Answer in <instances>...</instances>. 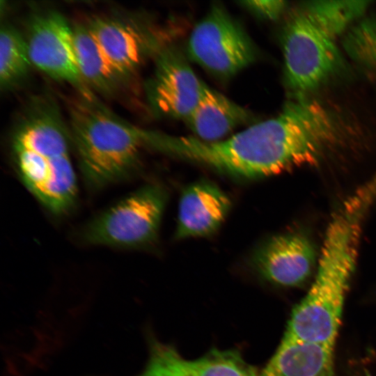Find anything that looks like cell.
Segmentation results:
<instances>
[{
  "mask_svg": "<svg viewBox=\"0 0 376 376\" xmlns=\"http://www.w3.org/2000/svg\"><path fill=\"white\" fill-rule=\"evenodd\" d=\"M25 40L33 65L53 78L72 84L81 95L93 96L79 69L72 28L60 13L47 10L34 14Z\"/></svg>",
  "mask_w": 376,
  "mask_h": 376,
  "instance_id": "obj_8",
  "label": "cell"
},
{
  "mask_svg": "<svg viewBox=\"0 0 376 376\" xmlns=\"http://www.w3.org/2000/svg\"><path fill=\"white\" fill-rule=\"evenodd\" d=\"M31 62L25 38L11 24H2L0 36V84L9 89L29 72Z\"/></svg>",
  "mask_w": 376,
  "mask_h": 376,
  "instance_id": "obj_17",
  "label": "cell"
},
{
  "mask_svg": "<svg viewBox=\"0 0 376 376\" xmlns=\"http://www.w3.org/2000/svg\"><path fill=\"white\" fill-rule=\"evenodd\" d=\"M187 52L190 59L221 79L233 77L256 58L249 35L219 3L212 5L194 26Z\"/></svg>",
  "mask_w": 376,
  "mask_h": 376,
  "instance_id": "obj_7",
  "label": "cell"
},
{
  "mask_svg": "<svg viewBox=\"0 0 376 376\" xmlns=\"http://www.w3.org/2000/svg\"><path fill=\"white\" fill-rule=\"evenodd\" d=\"M230 207L229 198L216 185L207 180L190 185L181 194L175 237L180 240L213 233Z\"/></svg>",
  "mask_w": 376,
  "mask_h": 376,
  "instance_id": "obj_13",
  "label": "cell"
},
{
  "mask_svg": "<svg viewBox=\"0 0 376 376\" xmlns=\"http://www.w3.org/2000/svg\"><path fill=\"white\" fill-rule=\"evenodd\" d=\"M166 197L159 185L143 186L93 219L84 229L82 240L90 245L125 249L152 244L158 235Z\"/></svg>",
  "mask_w": 376,
  "mask_h": 376,
  "instance_id": "obj_6",
  "label": "cell"
},
{
  "mask_svg": "<svg viewBox=\"0 0 376 376\" xmlns=\"http://www.w3.org/2000/svg\"><path fill=\"white\" fill-rule=\"evenodd\" d=\"M207 86L194 73L183 54L170 45L162 47L157 55L148 96L157 113L185 120Z\"/></svg>",
  "mask_w": 376,
  "mask_h": 376,
  "instance_id": "obj_9",
  "label": "cell"
},
{
  "mask_svg": "<svg viewBox=\"0 0 376 376\" xmlns=\"http://www.w3.org/2000/svg\"><path fill=\"white\" fill-rule=\"evenodd\" d=\"M242 6L261 18L276 20L281 17L288 9V2L281 0L244 1Z\"/></svg>",
  "mask_w": 376,
  "mask_h": 376,
  "instance_id": "obj_20",
  "label": "cell"
},
{
  "mask_svg": "<svg viewBox=\"0 0 376 376\" xmlns=\"http://www.w3.org/2000/svg\"><path fill=\"white\" fill-rule=\"evenodd\" d=\"M339 134L334 114L318 101L304 97L290 98L277 116L226 139L210 142L156 132L152 144L154 150L229 175L256 178L317 163Z\"/></svg>",
  "mask_w": 376,
  "mask_h": 376,
  "instance_id": "obj_1",
  "label": "cell"
},
{
  "mask_svg": "<svg viewBox=\"0 0 376 376\" xmlns=\"http://www.w3.org/2000/svg\"><path fill=\"white\" fill-rule=\"evenodd\" d=\"M72 30L78 66L86 86L104 93L116 90L124 77L109 62L87 24H77Z\"/></svg>",
  "mask_w": 376,
  "mask_h": 376,
  "instance_id": "obj_16",
  "label": "cell"
},
{
  "mask_svg": "<svg viewBox=\"0 0 376 376\" xmlns=\"http://www.w3.org/2000/svg\"><path fill=\"white\" fill-rule=\"evenodd\" d=\"M376 200V176L348 197L326 230L315 277L293 309L284 336L335 345L354 270L363 221Z\"/></svg>",
  "mask_w": 376,
  "mask_h": 376,
  "instance_id": "obj_2",
  "label": "cell"
},
{
  "mask_svg": "<svg viewBox=\"0 0 376 376\" xmlns=\"http://www.w3.org/2000/svg\"><path fill=\"white\" fill-rule=\"evenodd\" d=\"M342 45L354 63L376 71V17L364 18L352 25L345 34Z\"/></svg>",
  "mask_w": 376,
  "mask_h": 376,
  "instance_id": "obj_19",
  "label": "cell"
},
{
  "mask_svg": "<svg viewBox=\"0 0 376 376\" xmlns=\"http://www.w3.org/2000/svg\"><path fill=\"white\" fill-rule=\"evenodd\" d=\"M87 26L109 62L123 77L139 67L152 44L146 31L130 20L95 17Z\"/></svg>",
  "mask_w": 376,
  "mask_h": 376,
  "instance_id": "obj_12",
  "label": "cell"
},
{
  "mask_svg": "<svg viewBox=\"0 0 376 376\" xmlns=\"http://www.w3.org/2000/svg\"><path fill=\"white\" fill-rule=\"evenodd\" d=\"M315 263V251L311 241L297 232L272 237L252 257L253 267L263 279L286 287L304 283Z\"/></svg>",
  "mask_w": 376,
  "mask_h": 376,
  "instance_id": "obj_10",
  "label": "cell"
},
{
  "mask_svg": "<svg viewBox=\"0 0 376 376\" xmlns=\"http://www.w3.org/2000/svg\"><path fill=\"white\" fill-rule=\"evenodd\" d=\"M250 111L209 86L185 120L195 137L205 141L222 140L235 128L250 123Z\"/></svg>",
  "mask_w": 376,
  "mask_h": 376,
  "instance_id": "obj_15",
  "label": "cell"
},
{
  "mask_svg": "<svg viewBox=\"0 0 376 376\" xmlns=\"http://www.w3.org/2000/svg\"><path fill=\"white\" fill-rule=\"evenodd\" d=\"M334 349L283 336L260 376H335Z\"/></svg>",
  "mask_w": 376,
  "mask_h": 376,
  "instance_id": "obj_14",
  "label": "cell"
},
{
  "mask_svg": "<svg viewBox=\"0 0 376 376\" xmlns=\"http://www.w3.org/2000/svg\"><path fill=\"white\" fill-rule=\"evenodd\" d=\"M70 139L56 111L48 108L33 111L12 138L13 160L22 182L54 214L68 212L77 197Z\"/></svg>",
  "mask_w": 376,
  "mask_h": 376,
  "instance_id": "obj_3",
  "label": "cell"
},
{
  "mask_svg": "<svg viewBox=\"0 0 376 376\" xmlns=\"http://www.w3.org/2000/svg\"><path fill=\"white\" fill-rule=\"evenodd\" d=\"M368 1H312L301 6L329 35L336 39L361 17Z\"/></svg>",
  "mask_w": 376,
  "mask_h": 376,
  "instance_id": "obj_18",
  "label": "cell"
},
{
  "mask_svg": "<svg viewBox=\"0 0 376 376\" xmlns=\"http://www.w3.org/2000/svg\"><path fill=\"white\" fill-rule=\"evenodd\" d=\"M70 136L86 184L99 189L132 175L141 150L148 146V130L118 117L95 97L82 96L70 109Z\"/></svg>",
  "mask_w": 376,
  "mask_h": 376,
  "instance_id": "obj_4",
  "label": "cell"
},
{
  "mask_svg": "<svg viewBox=\"0 0 376 376\" xmlns=\"http://www.w3.org/2000/svg\"><path fill=\"white\" fill-rule=\"evenodd\" d=\"M139 376H260V373L237 350L214 349L198 359H187L173 346L155 342Z\"/></svg>",
  "mask_w": 376,
  "mask_h": 376,
  "instance_id": "obj_11",
  "label": "cell"
},
{
  "mask_svg": "<svg viewBox=\"0 0 376 376\" xmlns=\"http://www.w3.org/2000/svg\"><path fill=\"white\" fill-rule=\"evenodd\" d=\"M280 42L284 61V84L290 97H307L343 66L335 38L301 5L288 13Z\"/></svg>",
  "mask_w": 376,
  "mask_h": 376,
  "instance_id": "obj_5",
  "label": "cell"
}]
</instances>
